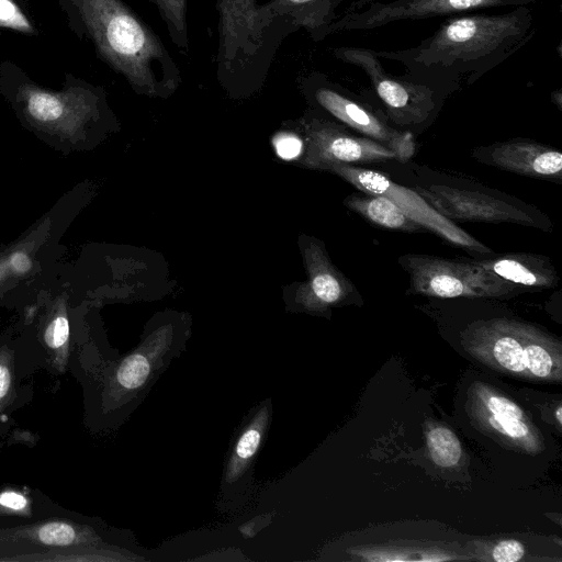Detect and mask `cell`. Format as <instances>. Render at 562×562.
Segmentation results:
<instances>
[{"instance_id":"obj_16","label":"cell","mask_w":562,"mask_h":562,"mask_svg":"<svg viewBox=\"0 0 562 562\" xmlns=\"http://www.w3.org/2000/svg\"><path fill=\"white\" fill-rule=\"evenodd\" d=\"M415 191L450 221L536 225L533 218L524 210L477 191L446 186H430L427 189L417 187Z\"/></svg>"},{"instance_id":"obj_9","label":"cell","mask_w":562,"mask_h":562,"mask_svg":"<svg viewBox=\"0 0 562 562\" xmlns=\"http://www.w3.org/2000/svg\"><path fill=\"white\" fill-rule=\"evenodd\" d=\"M398 261L409 274L411 291L435 297H506L516 286L479 265L426 255H405Z\"/></svg>"},{"instance_id":"obj_30","label":"cell","mask_w":562,"mask_h":562,"mask_svg":"<svg viewBox=\"0 0 562 562\" xmlns=\"http://www.w3.org/2000/svg\"><path fill=\"white\" fill-rule=\"evenodd\" d=\"M273 146L277 155L284 160H292L301 155L303 149L302 140L291 133H279L273 138Z\"/></svg>"},{"instance_id":"obj_8","label":"cell","mask_w":562,"mask_h":562,"mask_svg":"<svg viewBox=\"0 0 562 562\" xmlns=\"http://www.w3.org/2000/svg\"><path fill=\"white\" fill-rule=\"evenodd\" d=\"M120 552L87 518L53 517L0 530V561H106Z\"/></svg>"},{"instance_id":"obj_1","label":"cell","mask_w":562,"mask_h":562,"mask_svg":"<svg viewBox=\"0 0 562 562\" xmlns=\"http://www.w3.org/2000/svg\"><path fill=\"white\" fill-rule=\"evenodd\" d=\"M79 329L69 371L82 385L83 420L92 431L123 425L186 345L183 333L169 322L154 327L127 353L103 359L86 344L82 326Z\"/></svg>"},{"instance_id":"obj_2","label":"cell","mask_w":562,"mask_h":562,"mask_svg":"<svg viewBox=\"0 0 562 562\" xmlns=\"http://www.w3.org/2000/svg\"><path fill=\"white\" fill-rule=\"evenodd\" d=\"M102 58L148 97L167 98L181 85L178 65L153 29L122 0H75Z\"/></svg>"},{"instance_id":"obj_26","label":"cell","mask_w":562,"mask_h":562,"mask_svg":"<svg viewBox=\"0 0 562 562\" xmlns=\"http://www.w3.org/2000/svg\"><path fill=\"white\" fill-rule=\"evenodd\" d=\"M426 446L431 461L441 468L456 467L462 457V448L457 435L441 425H436L426 431Z\"/></svg>"},{"instance_id":"obj_5","label":"cell","mask_w":562,"mask_h":562,"mask_svg":"<svg viewBox=\"0 0 562 562\" xmlns=\"http://www.w3.org/2000/svg\"><path fill=\"white\" fill-rule=\"evenodd\" d=\"M8 99L21 125L63 155L92 149L111 127L103 95L91 87L52 91L22 83Z\"/></svg>"},{"instance_id":"obj_23","label":"cell","mask_w":562,"mask_h":562,"mask_svg":"<svg viewBox=\"0 0 562 562\" xmlns=\"http://www.w3.org/2000/svg\"><path fill=\"white\" fill-rule=\"evenodd\" d=\"M341 0H270L266 5L277 16L288 20L296 30L305 29L319 41L334 19V10Z\"/></svg>"},{"instance_id":"obj_22","label":"cell","mask_w":562,"mask_h":562,"mask_svg":"<svg viewBox=\"0 0 562 562\" xmlns=\"http://www.w3.org/2000/svg\"><path fill=\"white\" fill-rule=\"evenodd\" d=\"M471 261L514 285L550 289L559 281L553 265L548 258L539 255L507 254Z\"/></svg>"},{"instance_id":"obj_10","label":"cell","mask_w":562,"mask_h":562,"mask_svg":"<svg viewBox=\"0 0 562 562\" xmlns=\"http://www.w3.org/2000/svg\"><path fill=\"white\" fill-rule=\"evenodd\" d=\"M467 411L474 426L499 443L528 454L544 450L538 427L507 394L484 382L469 389Z\"/></svg>"},{"instance_id":"obj_18","label":"cell","mask_w":562,"mask_h":562,"mask_svg":"<svg viewBox=\"0 0 562 562\" xmlns=\"http://www.w3.org/2000/svg\"><path fill=\"white\" fill-rule=\"evenodd\" d=\"M306 162L317 168L397 159L395 151L370 138L356 137L338 126L314 120L307 125Z\"/></svg>"},{"instance_id":"obj_25","label":"cell","mask_w":562,"mask_h":562,"mask_svg":"<svg viewBox=\"0 0 562 562\" xmlns=\"http://www.w3.org/2000/svg\"><path fill=\"white\" fill-rule=\"evenodd\" d=\"M153 3L166 24L172 44L184 55L189 53L187 23L188 0H147Z\"/></svg>"},{"instance_id":"obj_4","label":"cell","mask_w":562,"mask_h":562,"mask_svg":"<svg viewBox=\"0 0 562 562\" xmlns=\"http://www.w3.org/2000/svg\"><path fill=\"white\" fill-rule=\"evenodd\" d=\"M218 12L216 77L233 97L260 89L282 42L297 31L257 0H215Z\"/></svg>"},{"instance_id":"obj_12","label":"cell","mask_w":562,"mask_h":562,"mask_svg":"<svg viewBox=\"0 0 562 562\" xmlns=\"http://www.w3.org/2000/svg\"><path fill=\"white\" fill-rule=\"evenodd\" d=\"M328 170L337 173L360 191L383 195L393 201L407 217L434 232L445 240L472 252L491 255L493 251L467 232L438 213L416 191L402 187L374 170L350 165H331Z\"/></svg>"},{"instance_id":"obj_14","label":"cell","mask_w":562,"mask_h":562,"mask_svg":"<svg viewBox=\"0 0 562 562\" xmlns=\"http://www.w3.org/2000/svg\"><path fill=\"white\" fill-rule=\"evenodd\" d=\"M334 55L366 72L393 120L404 123L420 122L432 110L430 90L391 76L382 67L374 50L363 47H339L334 49Z\"/></svg>"},{"instance_id":"obj_19","label":"cell","mask_w":562,"mask_h":562,"mask_svg":"<svg viewBox=\"0 0 562 562\" xmlns=\"http://www.w3.org/2000/svg\"><path fill=\"white\" fill-rule=\"evenodd\" d=\"M484 160L501 169L533 178L561 179L562 154L529 140H509L484 149Z\"/></svg>"},{"instance_id":"obj_6","label":"cell","mask_w":562,"mask_h":562,"mask_svg":"<svg viewBox=\"0 0 562 562\" xmlns=\"http://www.w3.org/2000/svg\"><path fill=\"white\" fill-rule=\"evenodd\" d=\"M81 302L60 263L55 273L40 288L33 299L18 311L15 324L23 374L26 360L35 368L53 374L69 370L75 348V316Z\"/></svg>"},{"instance_id":"obj_13","label":"cell","mask_w":562,"mask_h":562,"mask_svg":"<svg viewBox=\"0 0 562 562\" xmlns=\"http://www.w3.org/2000/svg\"><path fill=\"white\" fill-rule=\"evenodd\" d=\"M272 405L267 398L243 419L232 439L221 480L220 503L223 510L243 506L252 483V468L271 424Z\"/></svg>"},{"instance_id":"obj_27","label":"cell","mask_w":562,"mask_h":562,"mask_svg":"<svg viewBox=\"0 0 562 562\" xmlns=\"http://www.w3.org/2000/svg\"><path fill=\"white\" fill-rule=\"evenodd\" d=\"M37 515L35 498L31 492L8 486L0 491V517L18 516L33 518Z\"/></svg>"},{"instance_id":"obj_15","label":"cell","mask_w":562,"mask_h":562,"mask_svg":"<svg viewBox=\"0 0 562 562\" xmlns=\"http://www.w3.org/2000/svg\"><path fill=\"white\" fill-rule=\"evenodd\" d=\"M530 0H395L373 2L361 11L353 10L331 22L326 35L338 31L370 30L401 20L428 19L484 8L520 5Z\"/></svg>"},{"instance_id":"obj_28","label":"cell","mask_w":562,"mask_h":562,"mask_svg":"<svg viewBox=\"0 0 562 562\" xmlns=\"http://www.w3.org/2000/svg\"><path fill=\"white\" fill-rule=\"evenodd\" d=\"M0 26L32 32L29 20L11 0H0Z\"/></svg>"},{"instance_id":"obj_3","label":"cell","mask_w":562,"mask_h":562,"mask_svg":"<svg viewBox=\"0 0 562 562\" xmlns=\"http://www.w3.org/2000/svg\"><path fill=\"white\" fill-rule=\"evenodd\" d=\"M93 189L89 181L74 186L16 238L0 246V308L20 311L55 273L66 251L63 238Z\"/></svg>"},{"instance_id":"obj_21","label":"cell","mask_w":562,"mask_h":562,"mask_svg":"<svg viewBox=\"0 0 562 562\" xmlns=\"http://www.w3.org/2000/svg\"><path fill=\"white\" fill-rule=\"evenodd\" d=\"M306 259L310 280L302 302L307 310L322 311L357 293L353 284L330 263L319 247L308 249Z\"/></svg>"},{"instance_id":"obj_24","label":"cell","mask_w":562,"mask_h":562,"mask_svg":"<svg viewBox=\"0 0 562 562\" xmlns=\"http://www.w3.org/2000/svg\"><path fill=\"white\" fill-rule=\"evenodd\" d=\"M346 204L372 223L386 228L405 232H415L420 228L393 201L383 195L352 194L348 196Z\"/></svg>"},{"instance_id":"obj_29","label":"cell","mask_w":562,"mask_h":562,"mask_svg":"<svg viewBox=\"0 0 562 562\" xmlns=\"http://www.w3.org/2000/svg\"><path fill=\"white\" fill-rule=\"evenodd\" d=\"M526 549L522 542L505 539L492 548L491 558L496 562H518L524 559Z\"/></svg>"},{"instance_id":"obj_31","label":"cell","mask_w":562,"mask_h":562,"mask_svg":"<svg viewBox=\"0 0 562 562\" xmlns=\"http://www.w3.org/2000/svg\"><path fill=\"white\" fill-rule=\"evenodd\" d=\"M555 418H557V423H558V425L560 427L561 423H562V408H561V405H558V407H557Z\"/></svg>"},{"instance_id":"obj_20","label":"cell","mask_w":562,"mask_h":562,"mask_svg":"<svg viewBox=\"0 0 562 562\" xmlns=\"http://www.w3.org/2000/svg\"><path fill=\"white\" fill-rule=\"evenodd\" d=\"M19 357L15 324L0 330V436L12 425V415L31 397Z\"/></svg>"},{"instance_id":"obj_7","label":"cell","mask_w":562,"mask_h":562,"mask_svg":"<svg viewBox=\"0 0 562 562\" xmlns=\"http://www.w3.org/2000/svg\"><path fill=\"white\" fill-rule=\"evenodd\" d=\"M530 23V12L522 7L504 14L451 18L417 47L378 55L405 56V60L422 66L443 68L490 61L492 56L519 44L527 35Z\"/></svg>"},{"instance_id":"obj_17","label":"cell","mask_w":562,"mask_h":562,"mask_svg":"<svg viewBox=\"0 0 562 562\" xmlns=\"http://www.w3.org/2000/svg\"><path fill=\"white\" fill-rule=\"evenodd\" d=\"M303 88L333 116L395 151L400 161L413 156L415 145L412 134L393 130L359 103L312 77L303 80Z\"/></svg>"},{"instance_id":"obj_11","label":"cell","mask_w":562,"mask_h":562,"mask_svg":"<svg viewBox=\"0 0 562 562\" xmlns=\"http://www.w3.org/2000/svg\"><path fill=\"white\" fill-rule=\"evenodd\" d=\"M542 330L522 322L494 318L471 324L462 334L474 358L514 378L529 379L528 357Z\"/></svg>"}]
</instances>
